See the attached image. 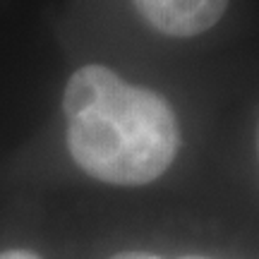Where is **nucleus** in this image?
Wrapping results in <instances>:
<instances>
[{"mask_svg": "<svg viewBox=\"0 0 259 259\" xmlns=\"http://www.w3.org/2000/svg\"><path fill=\"white\" fill-rule=\"evenodd\" d=\"M63 113L74 163L111 185L156 180L180 147L173 108L103 65L79 67L67 79Z\"/></svg>", "mask_w": 259, "mask_h": 259, "instance_id": "1", "label": "nucleus"}, {"mask_svg": "<svg viewBox=\"0 0 259 259\" xmlns=\"http://www.w3.org/2000/svg\"><path fill=\"white\" fill-rule=\"evenodd\" d=\"M142 17L168 36H197L211 29L228 8V0H135Z\"/></svg>", "mask_w": 259, "mask_h": 259, "instance_id": "2", "label": "nucleus"}, {"mask_svg": "<svg viewBox=\"0 0 259 259\" xmlns=\"http://www.w3.org/2000/svg\"><path fill=\"white\" fill-rule=\"evenodd\" d=\"M0 259H41V257L29 250H8V252H0Z\"/></svg>", "mask_w": 259, "mask_h": 259, "instance_id": "3", "label": "nucleus"}, {"mask_svg": "<svg viewBox=\"0 0 259 259\" xmlns=\"http://www.w3.org/2000/svg\"><path fill=\"white\" fill-rule=\"evenodd\" d=\"M111 259H158V257L147 254V252H120V254H115Z\"/></svg>", "mask_w": 259, "mask_h": 259, "instance_id": "4", "label": "nucleus"}, {"mask_svg": "<svg viewBox=\"0 0 259 259\" xmlns=\"http://www.w3.org/2000/svg\"><path fill=\"white\" fill-rule=\"evenodd\" d=\"M257 151H259V130H257Z\"/></svg>", "mask_w": 259, "mask_h": 259, "instance_id": "5", "label": "nucleus"}, {"mask_svg": "<svg viewBox=\"0 0 259 259\" xmlns=\"http://www.w3.org/2000/svg\"><path fill=\"white\" fill-rule=\"evenodd\" d=\"M183 259H204V257H183Z\"/></svg>", "mask_w": 259, "mask_h": 259, "instance_id": "6", "label": "nucleus"}]
</instances>
